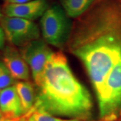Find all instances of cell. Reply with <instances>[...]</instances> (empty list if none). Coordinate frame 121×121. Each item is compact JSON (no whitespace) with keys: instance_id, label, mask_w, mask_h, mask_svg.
<instances>
[{"instance_id":"obj_1","label":"cell","mask_w":121,"mask_h":121,"mask_svg":"<svg viewBox=\"0 0 121 121\" xmlns=\"http://www.w3.org/2000/svg\"><path fill=\"white\" fill-rule=\"evenodd\" d=\"M35 85L34 112L86 121L91 117L93 101L87 89L74 76L66 56L53 52Z\"/></svg>"},{"instance_id":"obj_2","label":"cell","mask_w":121,"mask_h":121,"mask_svg":"<svg viewBox=\"0 0 121 121\" xmlns=\"http://www.w3.org/2000/svg\"><path fill=\"white\" fill-rule=\"evenodd\" d=\"M91 44L121 53V0H95L76 18L67 44L69 51Z\"/></svg>"},{"instance_id":"obj_3","label":"cell","mask_w":121,"mask_h":121,"mask_svg":"<svg viewBox=\"0 0 121 121\" xmlns=\"http://www.w3.org/2000/svg\"><path fill=\"white\" fill-rule=\"evenodd\" d=\"M72 23L60 4L50 5L40 17V29L43 39L53 46L63 48L69 40Z\"/></svg>"},{"instance_id":"obj_4","label":"cell","mask_w":121,"mask_h":121,"mask_svg":"<svg viewBox=\"0 0 121 121\" xmlns=\"http://www.w3.org/2000/svg\"><path fill=\"white\" fill-rule=\"evenodd\" d=\"M98 100L102 121H114L121 116V60L108 74Z\"/></svg>"},{"instance_id":"obj_5","label":"cell","mask_w":121,"mask_h":121,"mask_svg":"<svg viewBox=\"0 0 121 121\" xmlns=\"http://www.w3.org/2000/svg\"><path fill=\"white\" fill-rule=\"evenodd\" d=\"M0 25L7 40L15 47H22L40 38V28L33 21L4 15L0 18Z\"/></svg>"},{"instance_id":"obj_6","label":"cell","mask_w":121,"mask_h":121,"mask_svg":"<svg viewBox=\"0 0 121 121\" xmlns=\"http://www.w3.org/2000/svg\"><path fill=\"white\" fill-rule=\"evenodd\" d=\"M22 57L29 66L35 84L39 82L53 51L44 39H39L20 48Z\"/></svg>"},{"instance_id":"obj_7","label":"cell","mask_w":121,"mask_h":121,"mask_svg":"<svg viewBox=\"0 0 121 121\" xmlns=\"http://www.w3.org/2000/svg\"><path fill=\"white\" fill-rule=\"evenodd\" d=\"M49 6L48 0H33L22 4L5 2L2 11L4 16L34 21L41 17Z\"/></svg>"},{"instance_id":"obj_8","label":"cell","mask_w":121,"mask_h":121,"mask_svg":"<svg viewBox=\"0 0 121 121\" xmlns=\"http://www.w3.org/2000/svg\"><path fill=\"white\" fill-rule=\"evenodd\" d=\"M2 62L15 80H29V66L16 47L11 44L4 47L2 53Z\"/></svg>"},{"instance_id":"obj_9","label":"cell","mask_w":121,"mask_h":121,"mask_svg":"<svg viewBox=\"0 0 121 121\" xmlns=\"http://www.w3.org/2000/svg\"><path fill=\"white\" fill-rule=\"evenodd\" d=\"M0 109L2 114L10 118L17 119L24 115L15 85L1 90Z\"/></svg>"},{"instance_id":"obj_10","label":"cell","mask_w":121,"mask_h":121,"mask_svg":"<svg viewBox=\"0 0 121 121\" xmlns=\"http://www.w3.org/2000/svg\"><path fill=\"white\" fill-rule=\"evenodd\" d=\"M15 85L25 115L33 108L35 102L36 90L35 85L29 81H17Z\"/></svg>"},{"instance_id":"obj_11","label":"cell","mask_w":121,"mask_h":121,"mask_svg":"<svg viewBox=\"0 0 121 121\" xmlns=\"http://www.w3.org/2000/svg\"><path fill=\"white\" fill-rule=\"evenodd\" d=\"M60 5L69 17H78L84 13L95 0H60Z\"/></svg>"},{"instance_id":"obj_12","label":"cell","mask_w":121,"mask_h":121,"mask_svg":"<svg viewBox=\"0 0 121 121\" xmlns=\"http://www.w3.org/2000/svg\"><path fill=\"white\" fill-rule=\"evenodd\" d=\"M15 80L8 68L2 61L0 60V89L2 90L13 85L16 82Z\"/></svg>"},{"instance_id":"obj_13","label":"cell","mask_w":121,"mask_h":121,"mask_svg":"<svg viewBox=\"0 0 121 121\" xmlns=\"http://www.w3.org/2000/svg\"><path fill=\"white\" fill-rule=\"evenodd\" d=\"M26 116L29 121H84L77 119H63L56 117L47 113L34 112L31 114L24 115Z\"/></svg>"},{"instance_id":"obj_14","label":"cell","mask_w":121,"mask_h":121,"mask_svg":"<svg viewBox=\"0 0 121 121\" xmlns=\"http://www.w3.org/2000/svg\"><path fill=\"white\" fill-rule=\"evenodd\" d=\"M6 40V38L5 34L2 28L0 25V49L4 48Z\"/></svg>"},{"instance_id":"obj_15","label":"cell","mask_w":121,"mask_h":121,"mask_svg":"<svg viewBox=\"0 0 121 121\" xmlns=\"http://www.w3.org/2000/svg\"><path fill=\"white\" fill-rule=\"evenodd\" d=\"M5 2L10 3V4H22L29 2L33 0H4Z\"/></svg>"},{"instance_id":"obj_16","label":"cell","mask_w":121,"mask_h":121,"mask_svg":"<svg viewBox=\"0 0 121 121\" xmlns=\"http://www.w3.org/2000/svg\"><path fill=\"white\" fill-rule=\"evenodd\" d=\"M29 121L28 117L24 115V116H22V117L19 118L17 119V121Z\"/></svg>"},{"instance_id":"obj_17","label":"cell","mask_w":121,"mask_h":121,"mask_svg":"<svg viewBox=\"0 0 121 121\" xmlns=\"http://www.w3.org/2000/svg\"><path fill=\"white\" fill-rule=\"evenodd\" d=\"M3 16H4V14H3L2 11V8L0 7V18L2 17Z\"/></svg>"},{"instance_id":"obj_18","label":"cell","mask_w":121,"mask_h":121,"mask_svg":"<svg viewBox=\"0 0 121 121\" xmlns=\"http://www.w3.org/2000/svg\"><path fill=\"white\" fill-rule=\"evenodd\" d=\"M2 116H3V114H2V112H1V109H0V117H1Z\"/></svg>"},{"instance_id":"obj_19","label":"cell","mask_w":121,"mask_h":121,"mask_svg":"<svg viewBox=\"0 0 121 121\" xmlns=\"http://www.w3.org/2000/svg\"><path fill=\"white\" fill-rule=\"evenodd\" d=\"M1 89H0V94H1Z\"/></svg>"},{"instance_id":"obj_20","label":"cell","mask_w":121,"mask_h":121,"mask_svg":"<svg viewBox=\"0 0 121 121\" xmlns=\"http://www.w3.org/2000/svg\"><path fill=\"white\" fill-rule=\"evenodd\" d=\"M0 57H1V53H0Z\"/></svg>"},{"instance_id":"obj_21","label":"cell","mask_w":121,"mask_h":121,"mask_svg":"<svg viewBox=\"0 0 121 121\" xmlns=\"http://www.w3.org/2000/svg\"></svg>"}]
</instances>
